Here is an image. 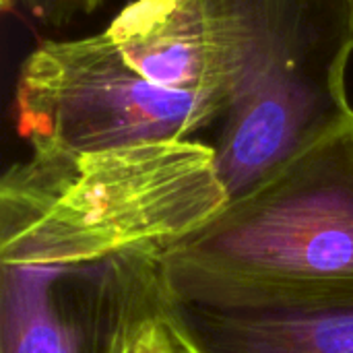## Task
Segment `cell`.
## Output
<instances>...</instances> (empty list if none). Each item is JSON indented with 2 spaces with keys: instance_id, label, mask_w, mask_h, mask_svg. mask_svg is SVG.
I'll use <instances>...</instances> for the list:
<instances>
[{
  "instance_id": "6da1fadb",
  "label": "cell",
  "mask_w": 353,
  "mask_h": 353,
  "mask_svg": "<svg viewBox=\"0 0 353 353\" xmlns=\"http://www.w3.org/2000/svg\"><path fill=\"white\" fill-rule=\"evenodd\" d=\"M161 283L201 306L353 302V118L170 244Z\"/></svg>"
},
{
  "instance_id": "7a4b0ae2",
  "label": "cell",
  "mask_w": 353,
  "mask_h": 353,
  "mask_svg": "<svg viewBox=\"0 0 353 353\" xmlns=\"http://www.w3.org/2000/svg\"><path fill=\"white\" fill-rule=\"evenodd\" d=\"M215 54V170L228 201L353 118V0H196Z\"/></svg>"
},
{
  "instance_id": "3957f363",
  "label": "cell",
  "mask_w": 353,
  "mask_h": 353,
  "mask_svg": "<svg viewBox=\"0 0 353 353\" xmlns=\"http://www.w3.org/2000/svg\"><path fill=\"white\" fill-rule=\"evenodd\" d=\"M225 203L213 147L194 139L95 153L31 151L0 180V213L77 256L170 246Z\"/></svg>"
},
{
  "instance_id": "277c9868",
  "label": "cell",
  "mask_w": 353,
  "mask_h": 353,
  "mask_svg": "<svg viewBox=\"0 0 353 353\" xmlns=\"http://www.w3.org/2000/svg\"><path fill=\"white\" fill-rule=\"evenodd\" d=\"M14 114L31 151L95 153L192 141L219 122L221 103L215 95L151 85L103 29L31 50L19 70Z\"/></svg>"
},
{
  "instance_id": "5b68a950",
  "label": "cell",
  "mask_w": 353,
  "mask_h": 353,
  "mask_svg": "<svg viewBox=\"0 0 353 353\" xmlns=\"http://www.w3.org/2000/svg\"><path fill=\"white\" fill-rule=\"evenodd\" d=\"M165 248L0 261V353H122L163 304Z\"/></svg>"
},
{
  "instance_id": "8992f818",
  "label": "cell",
  "mask_w": 353,
  "mask_h": 353,
  "mask_svg": "<svg viewBox=\"0 0 353 353\" xmlns=\"http://www.w3.org/2000/svg\"><path fill=\"white\" fill-rule=\"evenodd\" d=\"M186 353H353V302L312 306H201L163 296Z\"/></svg>"
},
{
  "instance_id": "52a82bcc",
  "label": "cell",
  "mask_w": 353,
  "mask_h": 353,
  "mask_svg": "<svg viewBox=\"0 0 353 353\" xmlns=\"http://www.w3.org/2000/svg\"><path fill=\"white\" fill-rule=\"evenodd\" d=\"M105 31L151 85L219 99L215 54L196 0H134Z\"/></svg>"
},
{
  "instance_id": "ba28073f",
  "label": "cell",
  "mask_w": 353,
  "mask_h": 353,
  "mask_svg": "<svg viewBox=\"0 0 353 353\" xmlns=\"http://www.w3.org/2000/svg\"><path fill=\"white\" fill-rule=\"evenodd\" d=\"M122 353H186L174 331L170 329L163 304L159 310L149 314L130 335Z\"/></svg>"
},
{
  "instance_id": "9c48e42d",
  "label": "cell",
  "mask_w": 353,
  "mask_h": 353,
  "mask_svg": "<svg viewBox=\"0 0 353 353\" xmlns=\"http://www.w3.org/2000/svg\"><path fill=\"white\" fill-rule=\"evenodd\" d=\"M103 0H21L23 8L39 23L62 27L99 8Z\"/></svg>"
}]
</instances>
